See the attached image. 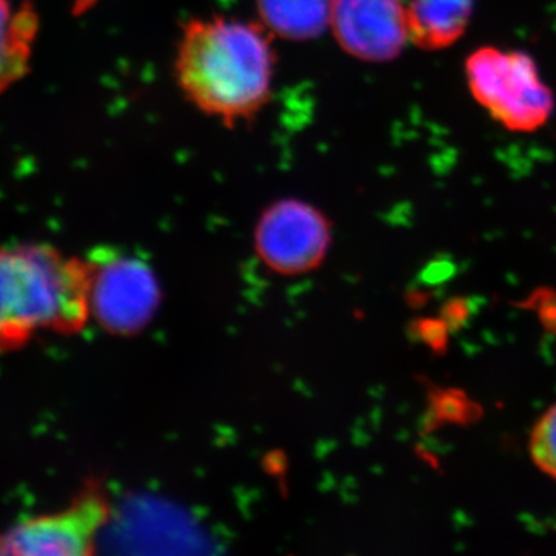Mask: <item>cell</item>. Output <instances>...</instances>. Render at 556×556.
Instances as JSON below:
<instances>
[{
  "instance_id": "7",
  "label": "cell",
  "mask_w": 556,
  "mask_h": 556,
  "mask_svg": "<svg viewBox=\"0 0 556 556\" xmlns=\"http://www.w3.org/2000/svg\"><path fill=\"white\" fill-rule=\"evenodd\" d=\"M331 27L339 46L365 62L396 60L412 40L402 0H332Z\"/></svg>"
},
{
  "instance_id": "1",
  "label": "cell",
  "mask_w": 556,
  "mask_h": 556,
  "mask_svg": "<svg viewBox=\"0 0 556 556\" xmlns=\"http://www.w3.org/2000/svg\"><path fill=\"white\" fill-rule=\"evenodd\" d=\"M273 46L265 28L214 16L186 24L175 58L179 89L201 112L226 124L252 118L273 89Z\"/></svg>"
},
{
  "instance_id": "6",
  "label": "cell",
  "mask_w": 556,
  "mask_h": 556,
  "mask_svg": "<svg viewBox=\"0 0 556 556\" xmlns=\"http://www.w3.org/2000/svg\"><path fill=\"white\" fill-rule=\"evenodd\" d=\"M109 518L104 496L87 490L72 506L28 519L0 535V555H90Z\"/></svg>"
},
{
  "instance_id": "11",
  "label": "cell",
  "mask_w": 556,
  "mask_h": 556,
  "mask_svg": "<svg viewBox=\"0 0 556 556\" xmlns=\"http://www.w3.org/2000/svg\"><path fill=\"white\" fill-rule=\"evenodd\" d=\"M530 452L536 466L556 479V405L533 428Z\"/></svg>"
},
{
  "instance_id": "5",
  "label": "cell",
  "mask_w": 556,
  "mask_h": 556,
  "mask_svg": "<svg viewBox=\"0 0 556 556\" xmlns=\"http://www.w3.org/2000/svg\"><path fill=\"white\" fill-rule=\"evenodd\" d=\"M255 251L274 273L299 276L316 269L331 247V226L305 201L280 200L263 212L255 228Z\"/></svg>"
},
{
  "instance_id": "8",
  "label": "cell",
  "mask_w": 556,
  "mask_h": 556,
  "mask_svg": "<svg viewBox=\"0 0 556 556\" xmlns=\"http://www.w3.org/2000/svg\"><path fill=\"white\" fill-rule=\"evenodd\" d=\"M477 0H412L407 7L409 39L419 49H448L463 38Z\"/></svg>"
},
{
  "instance_id": "3",
  "label": "cell",
  "mask_w": 556,
  "mask_h": 556,
  "mask_svg": "<svg viewBox=\"0 0 556 556\" xmlns=\"http://www.w3.org/2000/svg\"><path fill=\"white\" fill-rule=\"evenodd\" d=\"M468 90L501 126L530 134L546 126L555 97L526 51L481 47L466 61Z\"/></svg>"
},
{
  "instance_id": "9",
  "label": "cell",
  "mask_w": 556,
  "mask_h": 556,
  "mask_svg": "<svg viewBox=\"0 0 556 556\" xmlns=\"http://www.w3.org/2000/svg\"><path fill=\"white\" fill-rule=\"evenodd\" d=\"M260 20L289 40L318 38L331 25L332 0H257Z\"/></svg>"
},
{
  "instance_id": "2",
  "label": "cell",
  "mask_w": 556,
  "mask_h": 556,
  "mask_svg": "<svg viewBox=\"0 0 556 556\" xmlns=\"http://www.w3.org/2000/svg\"><path fill=\"white\" fill-rule=\"evenodd\" d=\"M91 268L43 244L0 248V353L39 329L75 334L89 318Z\"/></svg>"
},
{
  "instance_id": "4",
  "label": "cell",
  "mask_w": 556,
  "mask_h": 556,
  "mask_svg": "<svg viewBox=\"0 0 556 556\" xmlns=\"http://www.w3.org/2000/svg\"><path fill=\"white\" fill-rule=\"evenodd\" d=\"M91 268L90 311L105 331H142L160 305V285L148 263L118 252H97Z\"/></svg>"
},
{
  "instance_id": "10",
  "label": "cell",
  "mask_w": 556,
  "mask_h": 556,
  "mask_svg": "<svg viewBox=\"0 0 556 556\" xmlns=\"http://www.w3.org/2000/svg\"><path fill=\"white\" fill-rule=\"evenodd\" d=\"M36 28L38 21L30 7L14 9L10 0H0V93L27 72Z\"/></svg>"
}]
</instances>
